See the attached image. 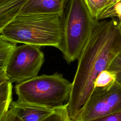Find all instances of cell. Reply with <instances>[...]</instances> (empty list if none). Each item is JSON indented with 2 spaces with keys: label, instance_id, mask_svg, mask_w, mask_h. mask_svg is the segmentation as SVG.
<instances>
[{
  "label": "cell",
  "instance_id": "1",
  "mask_svg": "<svg viewBox=\"0 0 121 121\" xmlns=\"http://www.w3.org/2000/svg\"><path fill=\"white\" fill-rule=\"evenodd\" d=\"M95 23L89 39L78 59L68 104L69 117L75 121L94 90V82L103 71L108 70L121 52V27L119 19L111 17Z\"/></svg>",
  "mask_w": 121,
  "mask_h": 121
},
{
  "label": "cell",
  "instance_id": "2",
  "mask_svg": "<svg viewBox=\"0 0 121 121\" xmlns=\"http://www.w3.org/2000/svg\"><path fill=\"white\" fill-rule=\"evenodd\" d=\"M64 15L18 14L1 30L8 41L15 43L62 49Z\"/></svg>",
  "mask_w": 121,
  "mask_h": 121
},
{
  "label": "cell",
  "instance_id": "3",
  "mask_svg": "<svg viewBox=\"0 0 121 121\" xmlns=\"http://www.w3.org/2000/svg\"><path fill=\"white\" fill-rule=\"evenodd\" d=\"M71 89V83L57 72L37 76L15 86L17 100L52 109L67 104Z\"/></svg>",
  "mask_w": 121,
  "mask_h": 121
},
{
  "label": "cell",
  "instance_id": "4",
  "mask_svg": "<svg viewBox=\"0 0 121 121\" xmlns=\"http://www.w3.org/2000/svg\"><path fill=\"white\" fill-rule=\"evenodd\" d=\"M96 22L84 0H68L64 17L61 51L68 63L78 59Z\"/></svg>",
  "mask_w": 121,
  "mask_h": 121
},
{
  "label": "cell",
  "instance_id": "5",
  "mask_svg": "<svg viewBox=\"0 0 121 121\" xmlns=\"http://www.w3.org/2000/svg\"><path fill=\"white\" fill-rule=\"evenodd\" d=\"M40 47L26 44L15 47L5 69L8 82L18 83L38 76L44 61Z\"/></svg>",
  "mask_w": 121,
  "mask_h": 121
},
{
  "label": "cell",
  "instance_id": "6",
  "mask_svg": "<svg viewBox=\"0 0 121 121\" xmlns=\"http://www.w3.org/2000/svg\"><path fill=\"white\" fill-rule=\"evenodd\" d=\"M119 112H121V85L115 81L108 87L95 88L75 121H90Z\"/></svg>",
  "mask_w": 121,
  "mask_h": 121
},
{
  "label": "cell",
  "instance_id": "7",
  "mask_svg": "<svg viewBox=\"0 0 121 121\" xmlns=\"http://www.w3.org/2000/svg\"><path fill=\"white\" fill-rule=\"evenodd\" d=\"M68 0H26L19 14H59L64 15Z\"/></svg>",
  "mask_w": 121,
  "mask_h": 121
},
{
  "label": "cell",
  "instance_id": "8",
  "mask_svg": "<svg viewBox=\"0 0 121 121\" xmlns=\"http://www.w3.org/2000/svg\"><path fill=\"white\" fill-rule=\"evenodd\" d=\"M9 108L23 121H40L52 113L55 109L36 105L17 100L12 101Z\"/></svg>",
  "mask_w": 121,
  "mask_h": 121
},
{
  "label": "cell",
  "instance_id": "9",
  "mask_svg": "<svg viewBox=\"0 0 121 121\" xmlns=\"http://www.w3.org/2000/svg\"><path fill=\"white\" fill-rule=\"evenodd\" d=\"M26 0H6L0 4V33L17 16Z\"/></svg>",
  "mask_w": 121,
  "mask_h": 121
},
{
  "label": "cell",
  "instance_id": "10",
  "mask_svg": "<svg viewBox=\"0 0 121 121\" xmlns=\"http://www.w3.org/2000/svg\"><path fill=\"white\" fill-rule=\"evenodd\" d=\"M13 86L9 82L0 85V121L9 108L12 102Z\"/></svg>",
  "mask_w": 121,
  "mask_h": 121
},
{
  "label": "cell",
  "instance_id": "11",
  "mask_svg": "<svg viewBox=\"0 0 121 121\" xmlns=\"http://www.w3.org/2000/svg\"><path fill=\"white\" fill-rule=\"evenodd\" d=\"M17 44L6 40L0 33V72L5 71L9 59Z\"/></svg>",
  "mask_w": 121,
  "mask_h": 121
},
{
  "label": "cell",
  "instance_id": "12",
  "mask_svg": "<svg viewBox=\"0 0 121 121\" xmlns=\"http://www.w3.org/2000/svg\"><path fill=\"white\" fill-rule=\"evenodd\" d=\"M40 121H72L69 115L67 103L55 108L52 113Z\"/></svg>",
  "mask_w": 121,
  "mask_h": 121
},
{
  "label": "cell",
  "instance_id": "13",
  "mask_svg": "<svg viewBox=\"0 0 121 121\" xmlns=\"http://www.w3.org/2000/svg\"><path fill=\"white\" fill-rule=\"evenodd\" d=\"M115 81V76L112 72L108 70H104L96 78L94 82V88L108 87L112 84Z\"/></svg>",
  "mask_w": 121,
  "mask_h": 121
},
{
  "label": "cell",
  "instance_id": "14",
  "mask_svg": "<svg viewBox=\"0 0 121 121\" xmlns=\"http://www.w3.org/2000/svg\"><path fill=\"white\" fill-rule=\"evenodd\" d=\"M93 18H97L101 12L105 8L109 0H84Z\"/></svg>",
  "mask_w": 121,
  "mask_h": 121
},
{
  "label": "cell",
  "instance_id": "15",
  "mask_svg": "<svg viewBox=\"0 0 121 121\" xmlns=\"http://www.w3.org/2000/svg\"><path fill=\"white\" fill-rule=\"evenodd\" d=\"M111 17H117L121 23V1L109 9L102 11L98 16L97 20Z\"/></svg>",
  "mask_w": 121,
  "mask_h": 121
},
{
  "label": "cell",
  "instance_id": "16",
  "mask_svg": "<svg viewBox=\"0 0 121 121\" xmlns=\"http://www.w3.org/2000/svg\"><path fill=\"white\" fill-rule=\"evenodd\" d=\"M108 70L114 74L115 81L121 85V52L112 61Z\"/></svg>",
  "mask_w": 121,
  "mask_h": 121
},
{
  "label": "cell",
  "instance_id": "17",
  "mask_svg": "<svg viewBox=\"0 0 121 121\" xmlns=\"http://www.w3.org/2000/svg\"><path fill=\"white\" fill-rule=\"evenodd\" d=\"M90 121H121V112L108 114Z\"/></svg>",
  "mask_w": 121,
  "mask_h": 121
},
{
  "label": "cell",
  "instance_id": "18",
  "mask_svg": "<svg viewBox=\"0 0 121 121\" xmlns=\"http://www.w3.org/2000/svg\"><path fill=\"white\" fill-rule=\"evenodd\" d=\"M0 121H23L13 111V110L9 108L2 118Z\"/></svg>",
  "mask_w": 121,
  "mask_h": 121
},
{
  "label": "cell",
  "instance_id": "19",
  "mask_svg": "<svg viewBox=\"0 0 121 121\" xmlns=\"http://www.w3.org/2000/svg\"><path fill=\"white\" fill-rule=\"evenodd\" d=\"M6 82H8V79L5 74V72H0V85Z\"/></svg>",
  "mask_w": 121,
  "mask_h": 121
},
{
  "label": "cell",
  "instance_id": "20",
  "mask_svg": "<svg viewBox=\"0 0 121 121\" xmlns=\"http://www.w3.org/2000/svg\"><path fill=\"white\" fill-rule=\"evenodd\" d=\"M120 1H121V0H109V2H108L107 5H106L105 8L103 9V10L102 11H103L104 10H105V9H109V8L111 7L113 5H114L115 4H116V3H117V2H118Z\"/></svg>",
  "mask_w": 121,
  "mask_h": 121
},
{
  "label": "cell",
  "instance_id": "21",
  "mask_svg": "<svg viewBox=\"0 0 121 121\" xmlns=\"http://www.w3.org/2000/svg\"><path fill=\"white\" fill-rule=\"evenodd\" d=\"M6 0H0V4H1V3L4 2L5 1H6Z\"/></svg>",
  "mask_w": 121,
  "mask_h": 121
},
{
  "label": "cell",
  "instance_id": "22",
  "mask_svg": "<svg viewBox=\"0 0 121 121\" xmlns=\"http://www.w3.org/2000/svg\"><path fill=\"white\" fill-rule=\"evenodd\" d=\"M121 24V23H120Z\"/></svg>",
  "mask_w": 121,
  "mask_h": 121
}]
</instances>
